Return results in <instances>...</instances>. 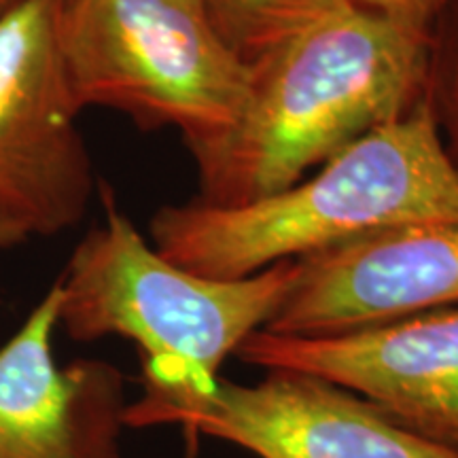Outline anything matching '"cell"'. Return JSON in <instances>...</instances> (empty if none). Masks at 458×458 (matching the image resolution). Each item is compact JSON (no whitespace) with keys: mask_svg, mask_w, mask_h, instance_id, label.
<instances>
[{"mask_svg":"<svg viewBox=\"0 0 458 458\" xmlns=\"http://www.w3.org/2000/svg\"><path fill=\"white\" fill-rule=\"evenodd\" d=\"M223 43L246 66L354 9L351 0H199Z\"/></svg>","mask_w":458,"mask_h":458,"instance_id":"30bf717a","label":"cell"},{"mask_svg":"<svg viewBox=\"0 0 458 458\" xmlns=\"http://www.w3.org/2000/svg\"><path fill=\"white\" fill-rule=\"evenodd\" d=\"M62 62L77 105L105 106L142 130H179L187 148L232 128L246 66L199 0H55Z\"/></svg>","mask_w":458,"mask_h":458,"instance_id":"277c9868","label":"cell"},{"mask_svg":"<svg viewBox=\"0 0 458 458\" xmlns=\"http://www.w3.org/2000/svg\"><path fill=\"white\" fill-rule=\"evenodd\" d=\"M105 219L74 246L62 291L60 327L77 342H134L145 388L202 393L225 359L270 323L300 276L283 261L253 276L215 280L182 270L148 244L108 189Z\"/></svg>","mask_w":458,"mask_h":458,"instance_id":"3957f363","label":"cell"},{"mask_svg":"<svg viewBox=\"0 0 458 458\" xmlns=\"http://www.w3.org/2000/svg\"><path fill=\"white\" fill-rule=\"evenodd\" d=\"M15 3H17V0H0V15H3L9 7H13Z\"/></svg>","mask_w":458,"mask_h":458,"instance_id":"4fadbf2b","label":"cell"},{"mask_svg":"<svg viewBox=\"0 0 458 458\" xmlns=\"http://www.w3.org/2000/svg\"><path fill=\"white\" fill-rule=\"evenodd\" d=\"M351 3L363 11L433 30L435 21L448 0H351Z\"/></svg>","mask_w":458,"mask_h":458,"instance_id":"7c38bea8","label":"cell"},{"mask_svg":"<svg viewBox=\"0 0 458 458\" xmlns=\"http://www.w3.org/2000/svg\"><path fill=\"white\" fill-rule=\"evenodd\" d=\"M60 283L0 348V458H122V371L105 360L60 368Z\"/></svg>","mask_w":458,"mask_h":458,"instance_id":"9c48e42d","label":"cell"},{"mask_svg":"<svg viewBox=\"0 0 458 458\" xmlns=\"http://www.w3.org/2000/svg\"><path fill=\"white\" fill-rule=\"evenodd\" d=\"M448 306H458V223L401 227L300 259L263 331L335 335Z\"/></svg>","mask_w":458,"mask_h":458,"instance_id":"ba28073f","label":"cell"},{"mask_svg":"<svg viewBox=\"0 0 458 458\" xmlns=\"http://www.w3.org/2000/svg\"><path fill=\"white\" fill-rule=\"evenodd\" d=\"M445 223H458V170L425 98L283 191L240 206H164L148 232L182 270L238 280L391 229Z\"/></svg>","mask_w":458,"mask_h":458,"instance_id":"7a4b0ae2","label":"cell"},{"mask_svg":"<svg viewBox=\"0 0 458 458\" xmlns=\"http://www.w3.org/2000/svg\"><path fill=\"white\" fill-rule=\"evenodd\" d=\"M425 98L458 170V0L444 4L433 26Z\"/></svg>","mask_w":458,"mask_h":458,"instance_id":"8fae6325","label":"cell"},{"mask_svg":"<svg viewBox=\"0 0 458 458\" xmlns=\"http://www.w3.org/2000/svg\"><path fill=\"white\" fill-rule=\"evenodd\" d=\"M233 357L266 371L325 377L359 394L403 431L458 454V306L335 335L259 329Z\"/></svg>","mask_w":458,"mask_h":458,"instance_id":"52a82bcc","label":"cell"},{"mask_svg":"<svg viewBox=\"0 0 458 458\" xmlns=\"http://www.w3.org/2000/svg\"><path fill=\"white\" fill-rule=\"evenodd\" d=\"M125 427L181 425L259 458H458L416 437L325 377L267 369L255 385L216 380L202 393L145 388Z\"/></svg>","mask_w":458,"mask_h":458,"instance_id":"8992f818","label":"cell"},{"mask_svg":"<svg viewBox=\"0 0 458 458\" xmlns=\"http://www.w3.org/2000/svg\"><path fill=\"white\" fill-rule=\"evenodd\" d=\"M55 30V0L0 15V249L83 219L94 172Z\"/></svg>","mask_w":458,"mask_h":458,"instance_id":"5b68a950","label":"cell"},{"mask_svg":"<svg viewBox=\"0 0 458 458\" xmlns=\"http://www.w3.org/2000/svg\"><path fill=\"white\" fill-rule=\"evenodd\" d=\"M433 30L354 7L250 64L236 122L189 148L198 202L240 206L306 179L425 100Z\"/></svg>","mask_w":458,"mask_h":458,"instance_id":"6da1fadb","label":"cell"}]
</instances>
